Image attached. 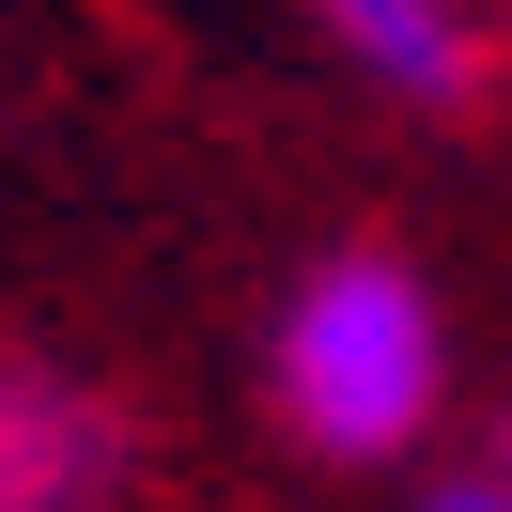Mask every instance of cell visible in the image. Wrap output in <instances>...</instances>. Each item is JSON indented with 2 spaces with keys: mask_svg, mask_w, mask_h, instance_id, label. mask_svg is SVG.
Segmentation results:
<instances>
[{
  "mask_svg": "<svg viewBox=\"0 0 512 512\" xmlns=\"http://www.w3.org/2000/svg\"><path fill=\"white\" fill-rule=\"evenodd\" d=\"M264 404L326 466H404L450 404V311L404 249H326L264 326Z\"/></svg>",
  "mask_w": 512,
  "mask_h": 512,
  "instance_id": "obj_1",
  "label": "cell"
},
{
  "mask_svg": "<svg viewBox=\"0 0 512 512\" xmlns=\"http://www.w3.org/2000/svg\"><path fill=\"white\" fill-rule=\"evenodd\" d=\"M140 497V419L78 357L0 342V512H125Z\"/></svg>",
  "mask_w": 512,
  "mask_h": 512,
  "instance_id": "obj_2",
  "label": "cell"
},
{
  "mask_svg": "<svg viewBox=\"0 0 512 512\" xmlns=\"http://www.w3.org/2000/svg\"><path fill=\"white\" fill-rule=\"evenodd\" d=\"M326 47L388 109H481V78H497V16H466V0H326Z\"/></svg>",
  "mask_w": 512,
  "mask_h": 512,
  "instance_id": "obj_3",
  "label": "cell"
},
{
  "mask_svg": "<svg viewBox=\"0 0 512 512\" xmlns=\"http://www.w3.org/2000/svg\"><path fill=\"white\" fill-rule=\"evenodd\" d=\"M419 512H512V481H435Z\"/></svg>",
  "mask_w": 512,
  "mask_h": 512,
  "instance_id": "obj_4",
  "label": "cell"
},
{
  "mask_svg": "<svg viewBox=\"0 0 512 512\" xmlns=\"http://www.w3.org/2000/svg\"><path fill=\"white\" fill-rule=\"evenodd\" d=\"M497 481H512V419H497Z\"/></svg>",
  "mask_w": 512,
  "mask_h": 512,
  "instance_id": "obj_5",
  "label": "cell"
}]
</instances>
